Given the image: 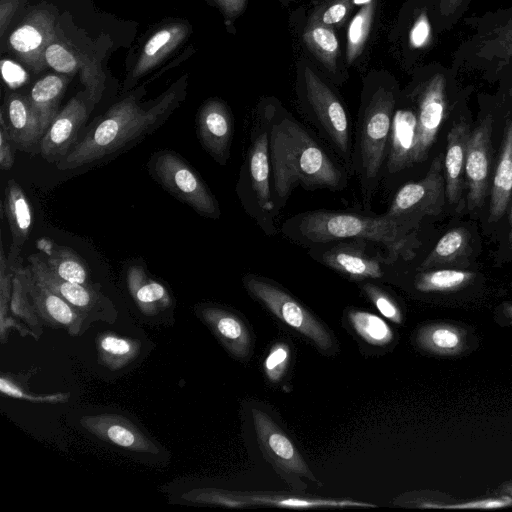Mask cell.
<instances>
[{"label": "cell", "mask_w": 512, "mask_h": 512, "mask_svg": "<svg viewBox=\"0 0 512 512\" xmlns=\"http://www.w3.org/2000/svg\"><path fill=\"white\" fill-rule=\"evenodd\" d=\"M503 313L507 319L512 321V304H507L504 306Z\"/></svg>", "instance_id": "obj_51"}, {"label": "cell", "mask_w": 512, "mask_h": 512, "mask_svg": "<svg viewBox=\"0 0 512 512\" xmlns=\"http://www.w3.org/2000/svg\"><path fill=\"white\" fill-rule=\"evenodd\" d=\"M18 7V0H2L0 4V34L3 35L14 12Z\"/></svg>", "instance_id": "obj_50"}, {"label": "cell", "mask_w": 512, "mask_h": 512, "mask_svg": "<svg viewBox=\"0 0 512 512\" xmlns=\"http://www.w3.org/2000/svg\"><path fill=\"white\" fill-rule=\"evenodd\" d=\"M127 287L134 302L146 315H155L172 304L167 288L151 278L139 265L129 267L126 275Z\"/></svg>", "instance_id": "obj_29"}, {"label": "cell", "mask_w": 512, "mask_h": 512, "mask_svg": "<svg viewBox=\"0 0 512 512\" xmlns=\"http://www.w3.org/2000/svg\"><path fill=\"white\" fill-rule=\"evenodd\" d=\"M234 124L229 107L218 98L206 100L196 115V134L203 149L220 165L230 158Z\"/></svg>", "instance_id": "obj_18"}, {"label": "cell", "mask_w": 512, "mask_h": 512, "mask_svg": "<svg viewBox=\"0 0 512 512\" xmlns=\"http://www.w3.org/2000/svg\"><path fill=\"white\" fill-rule=\"evenodd\" d=\"M149 175L166 192L205 218L219 219L221 210L216 197L198 172L177 152L157 150L147 162Z\"/></svg>", "instance_id": "obj_8"}, {"label": "cell", "mask_w": 512, "mask_h": 512, "mask_svg": "<svg viewBox=\"0 0 512 512\" xmlns=\"http://www.w3.org/2000/svg\"><path fill=\"white\" fill-rule=\"evenodd\" d=\"M349 321L357 334L367 343L384 346L393 340V331L379 316L362 310H351Z\"/></svg>", "instance_id": "obj_38"}, {"label": "cell", "mask_w": 512, "mask_h": 512, "mask_svg": "<svg viewBox=\"0 0 512 512\" xmlns=\"http://www.w3.org/2000/svg\"><path fill=\"white\" fill-rule=\"evenodd\" d=\"M260 116V115H259ZM246 161L243 163L237 192L243 206L257 219L267 234L277 212L271 187L269 130L266 111L256 120L250 133Z\"/></svg>", "instance_id": "obj_6"}, {"label": "cell", "mask_w": 512, "mask_h": 512, "mask_svg": "<svg viewBox=\"0 0 512 512\" xmlns=\"http://www.w3.org/2000/svg\"><path fill=\"white\" fill-rule=\"evenodd\" d=\"M510 232H509V242L512 245V206L510 210Z\"/></svg>", "instance_id": "obj_52"}, {"label": "cell", "mask_w": 512, "mask_h": 512, "mask_svg": "<svg viewBox=\"0 0 512 512\" xmlns=\"http://www.w3.org/2000/svg\"><path fill=\"white\" fill-rule=\"evenodd\" d=\"M303 40L315 57L329 71L334 72L339 54V42L333 28L309 21L303 33Z\"/></svg>", "instance_id": "obj_35"}, {"label": "cell", "mask_w": 512, "mask_h": 512, "mask_svg": "<svg viewBox=\"0 0 512 512\" xmlns=\"http://www.w3.org/2000/svg\"><path fill=\"white\" fill-rule=\"evenodd\" d=\"M352 8L351 0H329L319 6L309 21L333 27L342 25Z\"/></svg>", "instance_id": "obj_41"}, {"label": "cell", "mask_w": 512, "mask_h": 512, "mask_svg": "<svg viewBox=\"0 0 512 512\" xmlns=\"http://www.w3.org/2000/svg\"><path fill=\"white\" fill-rule=\"evenodd\" d=\"M290 350L285 343H277L270 350L264 361V371L271 382H278L289 362Z\"/></svg>", "instance_id": "obj_44"}, {"label": "cell", "mask_w": 512, "mask_h": 512, "mask_svg": "<svg viewBox=\"0 0 512 512\" xmlns=\"http://www.w3.org/2000/svg\"><path fill=\"white\" fill-rule=\"evenodd\" d=\"M492 124V117H485L470 133L467 144L465 176L468 184V208L471 211L482 205L487 190Z\"/></svg>", "instance_id": "obj_20"}, {"label": "cell", "mask_w": 512, "mask_h": 512, "mask_svg": "<svg viewBox=\"0 0 512 512\" xmlns=\"http://www.w3.org/2000/svg\"><path fill=\"white\" fill-rule=\"evenodd\" d=\"M469 234L464 228H455L445 233L421 264L422 268L453 262L467 251Z\"/></svg>", "instance_id": "obj_37"}, {"label": "cell", "mask_w": 512, "mask_h": 512, "mask_svg": "<svg viewBox=\"0 0 512 512\" xmlns=\"http://www.w3.org/2000/svg\"><path fill=\"white\" fill-rule=\"evenodd\" d=\"M81 426L103 441L125 450L158 454V446L130 420L118 414L103 413L85 416Z\"/></svg>", "instance_id": "obj_21"}, {"label": "cell", "mask_w": 512, "mask_h": 512, "mask_svg": "<svg viewBox=\"0 0 512 512\" xmlns=\"http://www.w3.org/2000/svg\"><path fill=\"white\" fill-rule=\"evenodd\" d=\"M3 109L14 148L23 152H39L45 131L28 95L8 94Z\"/></svg>", "instance_id": "obj_22"}, {"label": "cell", "mask_w": 512, "mask_h": 512, "mask_svg": "<svg viewBox=\"0 0 512 512\" xmlns=\"http://www.w3.org/2000/svg\"><path fill=\"white\" fill-rule=\"evenodd\" d=\"M258 443L266 458L280 471L316 481L301 454L286 433L259 409H252Z\"/></svg>", "instance_id": "obj_17"}, {"label": "cell", "mask_w": 512, "mask_h": 512, "mask_svg": "<svg viewBox=\"0 0 512 512\" xmlns=\"http://www.w3.org/2000/svg\"><path fill=\"white\" fill-rule=\"evenodd\" d=\"M26 271L28 294L41 321L71 336L82 335L92 323L90 318L36 280L27 266Z\"/></svg>", "instance_id": "obj_19"}, {"label": "cell", "mask_w": 512, "mask_h": 512, "mask_svg": "<svg viewBox=\"0 0 512 512\" xmlns=\"http://www.w3.org/2000/svg\"><path fill=\"white\" fill-rule=\"evenodd\" d=\"M512 195V120L504 130L501 151L491 189L489 220L497 221L506 211Z\"/></svg>", "instance_id": "obj_31"}, {"label": "cell", "mask_w": 512, "mask_h": 512, "mask_svg": "<svg viewBox=\"0 0 512 512\" xmlns=\"http://www.w3.org/2000/svg\"><path fill=\"white\" fill-rule=\"evenodd\" d=\"M69 81V75L47 74L33 85L28 94L45 133L60 111L59 106Z\"/></svg>", "instance_id": "obj_32"}, {"label": "cell", "mask_w": 512, "mask_h": 512, "mask_svg": "<svg viewBox=\"0 0 512 512\" xmlns=\"http://www.w3.org/2000/svg\"><path fill=\"white\" fill-rule=\"evenodd\" d=\"M199 498L204 502L220 504L228 507H245L254 505L293 509L375 507L374 504L352 500L324 499L319 497L275 492H227L210 490L199 495Z\"/></svg>", "instance_id": "obj_16"}, {"label": "cell", "mask_w": 512, "mask_h": 512, "mask_svg": "<svg viewBox=\"0 0 512 512\" xmlns=\"http://www.w3.org/2000/svg\"><path fill=\"white\" fill-rule=\"evenodd\" d=\"M419 225L387 214L367 216L347 211L318 209L299 213L282 225L283 234L302 246L343 240H361L383 247L394 262L409 260L421 245Z\"/></svg>", "instance_id": "obj_3"}, {"label": "cell", "mask_w": 512, "mask_h": 512, "mask_svg": "<svg viewBox=\"0 0 512 512\" xmlns=\"http://www.w3.org/2000/svg\"><path fill=\"white\" fill-rule=\"evenodd\" d=\"M442 156L435 157L424 178L397 191L385 214L420 226L422 218L441 212L445 193Z\"/></svg>", "instance_id": "obj_10"}, {"label": "cell", "mask_w": 512, "mask_h": 512, "mask_svg": "<svg viewBox=\"0 0 512 512\" xmlns=\"http://www.w3.org/2000/svg\"><path fill=\"white\" fill-rule=\"evenodd\" d=\"M396 98L391 89L378 87L362 104L353 144V172L363 199L373 197L388 156Z\"/></svg>", "instance_id": "obj_4"}, {"label": "cell", "mask_w": 512, "mask_h": 512, "mask_svg": "<svg viewBox=\"0 0 512 512\" xmlns=\"http://www.w3.org/2000/svg\"><path fill=\"white\" fill-rule=\"evenodd\" d=\"M470 129L466 122L454 123L447 136L444 158L445 194L450 204H458L462 191V177Z\"/></svg>", "instance_id": "obj_26"}, {"label": "cell", "mask_w": 512, "mask_h": 512, "mask_svg": "<svg viewBox=\"0 0 512 512\" xmlns=\"http://www.w3.org/2000/svg\"><path fill=\"white\" fill-rule=\"evenodd\" d=\"M269 130L272 191L276 210L283 207L292 190L341 191L348 185L346 167L329 155L313 135L286 111L265 109Z\"/></svg>", "instance_id": "obj_1"}, {"label": "cell", "mask_w": 512, "mask_h": 512, "mask_svg": "<svg viewBox=\"0 0 512 512\" xmlns=\"http://www.w3.org/2000/svg\"><path fill=\"white\" fill-rule=\"evenodd\" d=\"M36 247L41 251L48 267L58 277L85 286H95L91 282L88 264L70 247L59 245L46 237L38 239Z\"/></svg>", "instance_id": "obj_27"}, {"label": "cell", "mask_w": 512, "mask_h": 512, "mask_svg": "<svg viewBox=\"0 0 512 512\" xmlns=\"http://www.w3.org/2000/svg\"><path fill=\"white\" fill-rule=\"evenodd\" d=\"M375 4L369 1L352 18L347 31L346 61L351 64L362 53L374 17Z\"/></svg>", "instance_id": "obj_39"}, {"label": "cell", "mask_w": 512, "mask_h": 512, "mask_svg": "<svg viewBox=\"0 0 512 512\" xmlns=\"http://www.w3.org/2000/svg\"><path fill=\"white\" fill-rule=\"evenodd\" d=\"M12 375H1L0 378V390L1 393L13 398L23 399L32 402H44V403H58L64 402L68 399L69 394L56 393V394H32L30 391L25 389L26 385H23Z\"/></svg>", "instance_id": "obj_40"}, {"label": "cell", "mask_w": 512, "mask_h": 512, "mask_svg": "<svg viewBox=\"0 0 512 512\" xmlns=\"http://www.w3.org/2000/svg\"><path fill=\"white\" fill-rule=\"evenodd\" d=\"M355 1H357L358 3H361L363 1H369V0H355Z\"/></svg>", "instance_id": "obj_53"}, {"label": "cell", "mask_w": 512, "mask_h": 512, "mask_svg": "<svg viewBox=\"0 0 512 512\" xmlns=\"http://www.w3.org/2000/svg\"><path fill=\"white\" fill-rule=\"evenodd\" d=\"M432 24L426 11H422L415 19L409 32V45L413 49H424L432 40Z\"/></svg>", "instance_id": "obj_45"}, {"label": "cell", "mask_w": 512, "mask_h": 512, "mask_svg": "<svg viewBox=\"0 0 512 512\" xmlns=\"http://www.w3.org/2000/svg\"><path fill=\"white\" fill-rule=\"evenodd\" d=\"M475 274L466 270L439 269L418 274L415 288L420 292H450L468 285Z\"/></svg>", "instance_id": "obj_36"}, {"label": "cell", "mask_w": 512, "mask_h": 512, "mask_svg": "<svg viewBox=\"0 0 512 512\" xmlns=\"http://www.w3.org/2000/svg\"><path fill=\"white\" fill-rule=\"evenodd\" d=\"M448 72L437 70L425 80L417 93V145L414 163L424 161L434 144L448 111Z\"/></svg>", "instance_id": "obj_12"}, {"label": "cell", "mask_w": 512, "mask_h": 512, "mask_svg": "<svg viewBox=\"0 0 512 512\" xmlns=\"http://www.w3.org/2000/svg\"><path fill=\"white\" fill-rule=\"evenodd\" d=\"M185 82L173 84L158 98L141 102L133 92L95 119L81 140L56 163L66 171L122 153L160 128L184 99Z\"/></svg>", "instance_id": "obj_2"}, {"label": "cell", "mask_w": 512, "mask_h": 512, "mask_svg": "<svg viewBox=\"0 0 512 512\" xmlns=\"http://www.w3.org/2000/svg\"><path fill=\"white\" fill-rule=\"evenodd\" d=\"M419 346L438 355H455L464 348L463 332L448 324H432L421 328L417 334Z\"/></svg>", "instance_id": "obj_34"}, {"label": "cell", "mask_w": 512, "mask_h": 512, "mask_svg": "<svg viewBox=\"0 0 512 512\" xmlns=\"http://www.w3.org/2000/svg\"><path fill=\"white\" fill-rule=\"evenodd\" d=\"M246 290L273 315L292 329L309 338L321 350L332 347L327 329L291 294L269 279L255 274L243 277Z\"/></svg>", "instance_id": "obj_9"}, {"label": "cell", "mask_w": 512, "mask_h": 512, "mask_svg": "<svg viewBox=\"0 0 512 512\" xmlns=\"http://www.w3.org/2000/svg\"><path fill=\"white\" fill-rule=\"evenodd\" d=\"M27 260V267L36 280L84 313L92 322H115L117 310L113 302L100 292L98 285L85 286L58 277L48 267L41 253L31 254Z\"/></svg>", "instance_id": "obj_11"}, {"label": "cell", "mask_w": 512, "mask_h": 512, "mask_svg": "<svg viewBox=\"0 0 512 512\" xmlns=\"http://www.w3.org/2000/svg\"><path fill=\"white\" fill-rule=\"evenodd\" d=\"M224 14L226 21L231 22L239 16L245 8L246 0H213Z\"/></svg>", "instance_id": "obj_49"}, {"label": "cell", "mask_w": 512, "mask_h": 512, "mask_svg": "<svg viewBox=\"0 0 512 512\" xmlns=\"http://www.w3.org/2000/svg\"><path fill=\"white\" fill-rule=\"evenodd\" d=\"M512 503L509 498H489L483 500H476L460 504L450 505H435V504H423L425 508H441V509H493L508 506Z\"/></svg>", "instance_id": "obj_47"}, {"label": "cell", "mask_w": 512, "mask_h": 512, "mask_svg": "<svg viewBox=\"0 0 512 512\" xmlns=\"http://www.w3.org/2000/svg\"><path fill=\"white\" fill-rule=\"evenodd\" d=\"M20 248L11 245L8 256L12 259L14 272L12 278V292L9 303L10 313L18 321H22L37 340L42 334V321L37 315L27 287L26 266L22 264Z\"/></svg>", "instance_id": "obj_28"}, {"label": "cell", "mask_w": 512, "mask_h": 512, "mask_svg": "<svg viewBox=\"0 0 512 512\" xmlns=\"http://www.w3.org/2000/svg\"><path fill=\"white\" fill-rule=\"evenodd\" d=\"M362 289L385 318L398 324L402 323V314L398 305L386 292L371 283H365Z\"/></svg>", "instance_id": "obj_43"}, {"label": "cell", "mask_w": 512, "mask_h": 512, "mask_svg": "<svg viewBox=\"0 0 512 512\" xmlns=\"http://www.w3.org/2000/svg\"><path fill=\"white\" fill-rule=\"evenodd\" d=\"M306 115L348 172H353V132L348 111L334 91L309 67L304 69Z\"/></svg>", "instance_id": "obj_7"}, {"label": "cell", "mask_w": 512, "mask_h": 512, "mask_svg": "<svg viewBox=\"0 0 512 512\" xmlns=\"http://www.w3.org/2000/svg\"><path fill=\"white\" fill-rule=\"evenodd\" d=\"M471 0H437L435 26L437 30L451 29L467 10Z\"/></svg>", "instance_id": "obj_42"}, {"label": "cell", "mask_w": 512, "mask_h": 512, "mask_svg": "<svg viewBox=\"0 0 512 512\" xmlns=\"http://www.w3.org/2000/svg\"><path fill=\"white\" fill-rule=\"evenodd\" d=\"M94 105L87 92H79L67 102L41 139L39 154L43 159L56 164L70 152Z\"/></svg>", "instance_id": "obj_14"}, {"label": "cell", "mask_w": 512, "mask_h": 512, "mask_svg": "<svg viewBox=\"0 0 512 512\" xmlns=\"http://www.w3.org/2000/svg\"><path fill=\"white\" fill-rule=\"evenodd\" d=\"M55 38V15L45 8L35 9L13 30L9 45L21 62L38 73L47 66L45 50Z\"/></svg>", "instance_id": "obj_15"}, {"label": "cell", "mask_w": 512, "mask_h": 512, "mask_svg": "<svg viewBox=\"0 0 512 512\" xmlns=\"http://www.w3.org/2000/svg\"><path fill=\"white\" fill-rule=\"evenodd\" d=\"M14 146L8 131L3 110L0 111V168L8 171L12 168L15 156Z\"/></svg>", "instance_id": "obj_46"}, {"label": "cell", "mask_w": 512, "mask_h": 512, "mask_svg": "<svg viewBox=\"0 0 512 512\" xmlns=\"http://www.w3.org/2000/svg\"><path fill=\"white\" fill-rule=\"evenodd\" d=\"M452 68L496 78L512 68V6L474 23V31L454 53Z\"/></svg>", "instance_id": "obj_5"}, {"label": "cell", "mask_w": 512, "mask_h": 512, "mask_svg": "<svg viewBox=\"0 0 512 512\" xmlns=\"http://www.w3.org/2000/svg\"><path fill=\"white\" fill-rule=\"evenodd\" d=\"M189 33L188 24L181 22L169 23L153 33L144 44L124 89L130 88L140 77L158 66L186 40Z\"/></svg>", "instance_id": "obj_24"}, {"label": "cell", "mask_w": 512, "mask_h": 512, "mask_svg": "<svg viewBox=\"0 0 512 512\" xmlns=\"http://www.w3.org/2000/svg\"><path fill=\"white\" fill-rule=\"evenodd\" d=\"M1 71L4 81L12 88L22 85L27 80L26 71L10 59L1 60Z\"/></svg>", "instance_id": "obj_48"}, {"label": "cell", "mask_w": 512, "mask_h": 512, "mask_svg": "<svg viewBox=\"0 0 512 512\" xmlns=\"http://www.w3.org/2000/svg\"><path fill=\"white\" fill-rule=\"evenodd\" d=\"M141 347L137 339L101 333L97 337L98 362L111 371L121 370L138 358Z\"/></svg>", "instance_id": "obj_33"}, {"label": "cell", "mask_w": 512, "mask_h": 512, "mask_svg": "<svg viewBox=\"0 0 512 512\" xmlns=\"http://www.w3.org/2000/svg\"><path fill=\"white\" fill-rule=\"evenodd\" d=\"M195 311L234 357L244 359L248 356L251 337L240 317L224 308L209 304H200L195 307Z\"/></svg>", "instance_id": "obj_23"}, {"label": "cell", "mask_w": 512, "mask_h": 512, "mask_svg": "<svg viewBox=\"0 0 512 512\" xmlns=\"http://www.w3.org/2000/svg\"><path fill=\"white\" fill-rule=\"evenodd\" d=\"M416 145V112L409 109L394 111L388 151L389 171L395 173L414 165Z\"/></svg>", "instance_id": "obj_25"}, {"label": "cell", "mask_w": 512, "mask_h": 512, "mask_svg": "<svg viewBox=\"0 0 512 512\" xmlns=\"http://www.w3.org/2000/svg\"><path fill=\"white\" fill-rule=\"evenodd\" d=\"M12 236V246L20 248L27 241L33 226V208L22 187L14 180H8L1 204Z\"/></svg>", "instance_id": "obj_30"}, {"label": "cell", "mask_w": 512, "mask_h": 512, "mask_svg": "<svg viewBox=\"0 0 512 512\" xmlns=\"http://www.w3.org/2000/svg\"><path fill=\"white\" fill-rule=\"evenodd\" d=\"M366 241H336L312 246L310 254L318 262L355 280L380 279L384 276L386 257L372 256L365 250Z\"/></svg>", "instance_id": "obj_13"}]
</instances>
